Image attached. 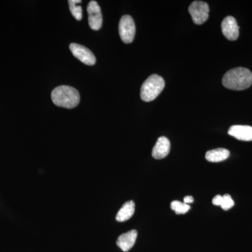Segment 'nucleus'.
Masks as SVG:
<instances>
[{
	"label": "nucleus",
	"instance_id": "f257e3e1",
	"mask_svg": "<svg viewBox=\"0 0 252 252\" xmlns=\"http://www.w3.org/2000/svg\"><path fill=\"white\" fill-rule=\"evenodd\" d=\"M222 84L230 90H245L252 84V73L247 68H234L225 73L222 79Z\"/></svg>",
	"mask_w": 252,
	"mask_h": 252
},
{
	"label": "nucleus",
	"instance_id": "f03ea898",
	"mask_svg": "<svg viewBox=\"0 0 252 252\" xmlns=\"http://www.w3.org/2000/svg\"><path fill=\"white\" fill-rule=\"evenodd\" d=\"M51 99L55 105L58 107L73 109L77 107L80 102V94L74 88L61 86L52 91Z\"/></svg>",
	"mask_w": 252,
	"mask_h": 252
},
{
	"label": "nucleus",
	"instance_id": "7ed1b4c3",
	"mask_svg": "<svg viewBox=\"0 0 252 252\" xmlns=\"http://www.w3.org/2000/svg\"><path fill=\"white\" fill-rule=\"evenodd\" d=\"M165 85V81L162 77L157 74H152L142 84L141 98L144 102L154 100L163 90Z\"/></svg>",
	"mask_w": 252,
	"mask_h": 252
},
{
	"label": "nucleus",
	"instance_id": "20e7f679",
	"mask_svg": "<svg viewBox=\"0 0 252 252\" xmlns=\"http://www.w3.org/2000/svg\"><path fill=\"white\" fill-rule=\"evenodd\" d=\"M119 31L123 42L125 44L132 42L135 35V25L130 16L125 15L121 18Z\"/></svg>",
	"mask_w": 252,
	"mask_h": 252
},
{
	"label": "nucleus",
	"instance_id": "39448f33",
	"mask_svg": "<svg viewBox=\"0 0 252 252\" xmlns=\"http://www.w3.org/2000/svg\"><path fill=\"white\" fill-rule=\"evenodd\" d=\"M189 11L193 23L196 25H202L208 19L210 9L205 1H194L189 6Z\"/></svg>",
	"mask_w": 252,
	"mask_h": 252
},
{
	"label": "nucleus",
	"instance_id": "423d86ee",
	"mask_svg": "<svg viewBox=\"0 0 252 252\" xmlns=\"http://www.w3.org/2000/svg\"><path fill=\"white\" fill-rule=\"evenodd\" d=\"M69 49L74 57L77 58L81 63L87 65H94L95 64V56L93 54L91 50L80 45V44L72 43L69 45Z\"/></svg>",
	"mask_w": 252,
	"mask_h": 252
},
{
	"label": "nucleus",
	"instance_id": "0eeeda50",
	"mask_svg": "<svg viewBox=\"0 0 252 252\" xmlns=\"http://www.w3.org/2000/svg\"><path fill=\"white\" fill-rule=\"evenodd\" d=\"M89 14V24L91 29L99 31L102 26V16L98 3L95 1H91L87 7Z\"/></svg>",
	"mask_w": 252,
	"mask_h": 252
},
{
	"label": "nucleus",
	"instance_id": "6e6552de",
	"mask_svg": "<svg viewBox=\"0 0 252 252\" xmlns=\"http://www.w3.org/2000/svg\"><path fill=\"white\" fill-rule=\"evenodd\" d=\"M221 31L223 35L230 41L238 39L239 26L236 20L233 16H227L221 23Z\"/></svg>",
	"mask_w": 252,
	"mask_h": 252
},
{
	"label": "nucleus",
	"instance_id": "1a4fd4ad",
	"mask_svg": "<svg viewBox=\"0 0 252 252\" xmlns=\"http://www.w3.org/2000/svg\"><path fill=\"white\" fill-rule=\"evenodd\" d=\"M228 133L237 140L241 141H252V127L249 126H232Z\"/></svg>",
	"mask_w": 252,
	"mask_h": 252
},
{
	"label": "nucleus",
	"instance_id": "9d476101",
	"mask_svg": "<svg viewBox=\"0 0 252 252\" xmlns=\"http://www.w3.org/2000/svg\"><path fill=\"white\" fill-rule=\"evenodd\" d=\"M170 140L165 137H159L152 151V157L158 160L164 158L170 153Z\"/></svg>",
	"mask_w": 252,
	"mask_h": 252
},
{
	"label": "nucleus",
	"instance_id": "9b49d317",
	"mask_svg": "<svg viewBox=\"0 0 252 252\" xmlns=\"http://www.w3.org/2000/svg\"><path fill=\"white\" fill-rule=\"evenodd\" d=\"M137 237V230H132L121 235L117 239V245L122 251L127 252L134 246Z\"/></svg>",
	"mask_w": 252,
	"mask_h": 252
},
{
	"label": "nucleus",
	"instance_id": "f8f14e48",
	"mask_svg": "<svg viewBox=\"0 0 252 252\" xmlns=\"http://www.w3.org/2000/svg\"><path fill=\"white\" fill-rule=\"evenodd\" d=\"M229 156V151L225 149L219 148L208 151L205 154V158L209 162H218L226 160Z\"/></svg>",
	"mask_w": 252,
	"mask_h": 252
},
{
	"label": "nucleus",
	"instance_id": "ddd939ff",
	"mask_svg": "<svg viewBox=\"0 0 252 252\" xmlns=\"http://www.w3.org/2000/svg\"><path fill=\"white\" fill-rule=\"evenodd\" d=\"M135 213V203L132 200L126 202L118 212L116 220L119 222H124L130 220Z\"/></svg>",
	"mask_w": 252,
	"mask_h": 252
},
{
	"label": "nucleus",
	"instance_id": "4468645a",
	"mask_svg": "<svg viewBox=\"0 0 252 252\" xmlns=\"http://www.w3.org/2000/svg\"><path fill=\"white\" fill-rule=\"evenodd\" d=\"M68 2H69V10H70L72 16L77 21H81L83 16L82 8L79 5L81 3V0H69Z\"/></svg>",
	"mask_w": 252,
	"mask_h": 252
},
{
	"label": "nucleus",
	"instance_id": "2eb2a0df",
	"mask_svg": "<svg viewBox=\"0 0 252 252\" xmlns=\"http://www.w3.org/2000/svg\"><path fill=\"white\" fill-rule=\"evenodd\" d=\"M170 207H171L172 210L175 212L177 215H184V214L188 212L190 209V205L185 203H182V202L178 201V200L172 201Z\"/></svg>",
	"mask_w": 252,
	"mask_h": 252
},
{
	"label": "nucleus",
	"instance_id": "dca6fc26",
	"mask_svg": "<svg viewBox=\"0 0 252 252\" xmlns=\"http://www.w3.org/2000/svg\"><path fill=\"white\" fill-rule=\"evenodd\" d=\"M235 203L231 196L228 194H225L222 196V201L220 206L224 210H228L234 206Z\"/></svg>",
	"mask_w": 252,
	"mask_h": 252
},
{
	"label": "nucleus",
	"instance_id": "f3484780",
	"mask_svg": "<svg viewBox=\"0 0 252 252\" xmlns=\"http://www.w3.org/2000/svg\"><path fill=\"white\" fill-rule=\"evenodd\" d=\"M222 201V196L220 195H217L213 199H212V203L214 205H216V206H219V205H220V203H221Z\"/></svg>",
	"mask_w": 252,
	"mask_h": 252
},
{
	"label": "nucleus",
	"instance_id": "a211bd4d",
	"mask_svg": "<svg viewBox=\"0 0 252 252\" xmlns=\"http://www.w3.org/2000/svg\"><path fill=\"white\" fill-rule=\"evenodd\" d=\"M194 199L193 197L192 196H186L185 197V198H184V203L185 204H187V205H189V204L193 203Z\"/></svg>",
	"mask_w": 252,
	"mask_h": 252
}]
</instances>
